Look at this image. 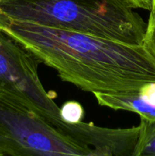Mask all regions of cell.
I'll use <instances>...</instances> for the list:
<instances>
[{
  "label": "cell",
  "instance_id": "obj_7",
  "mask_svg": "<svg viewBox=\"0 0 155 156\" xmlns=\"http://www.w3.org/2000/svg\"><path fill=\"white\" fill-rule=\"evenodd\" d=\"M139 136L133 156H155V120L141 118Z\"/></svg>",
  "mask_w": 155,
  "mask_h": 156
},
{
  "label": "cell",
  "instance_id": "obj_9",
  "mask_svg": "<svg viewBox=\"0 0 155 156\" xmlns=\"http://www.w3.org/2000/svg\"><path fill=\"white\" fill-rule=\"evenodd\" d=\"M143 45L155 59V17H149Z\"/></svg>",
  "mask_w": 155,
  "mask_h": 156
},
{
  "label": "cell",
  "instance_id": "obj_10",
  "mask_svg": "<svg viewBox=\"0 0 155 156\" xmlns=\"http://www.w3.org/2000/svg\"><path fill=\"white\" fill-rule=\"evenodd\" d=\"M134 9H143L150 11L153 5V0H126Z\"/></svg>",
  "mask_w": 155,
  "mask_h": 156
},
{
  "label": "cell",
  "instance_id": "obj_3",
  "mask_svg": "<svg viewBox=\"0 0 155 156\" xmlns=\"http://www.w3.org/2000/svg\"><path fill=\"white\" fill-rule=\"evenodd\" d=\"M92 156L18 94L0 88V156Z\"/></svg>",
  "mask_w": 155,
  "mask_h": 156
},
{
  "label": "cell",
  "instance_id": "obj_4",
  "mask_svg": "<svg viewBox=\"0 0 155 156\" xmlns=\"http://www.w3.org/2000/svg\"><path fill=\"white\" fill-rule=\"evenodd\" d=\"M40 61L18 41L0 30V88L28 102L56 126L62 121L60 108L43 86L37 73Z\"/></svg>",
  "mask_w": 155,
  "mask_h": 156
},
{
  "label": "cell",
  "instance_id": "obj_1",
  "mask_svg": "<svg viewBox=\"0 0 155 156\" xmlns=\"http://www.w3.org/2000/svg\"><path fill=\"white\" fill-rule=\"evenodd\" d=\"M0 30L54 69L64 82L89 92L133 91L155 82V59L144 45L12 19Z\"/></svg>",
  "mask_w": 155,
  "mask_h": 156
},
{
  "label": "cell",
  "instance_id": "obj_8",
  "mask_svg": "<svg viewBox=\"0 0 155 156\" xmlns=\"http://www.w3.org/2000/svg\"><path fill=\"white\" fill-rule=\"evenodd\" d=\"M84 116V111L79 102L68 101L60 108V117L63 121L68 123H77L81 122Z\"/></svg>",
  "mask_w": 155,
  "mask_h": 156
},
{
  "label": "cell",
  "instance_id": "obj_11",
  "mask_svg": "<svg viewBox=\"0 0 155 156\" xmlns=\"http://www.w3.org/2000/svg\"><path fill=\"white\" fill-rule=\"evenodd\" d=\"M150 16L149 17H155V0H153V5H152V9L150 11Z\"/></svg>",
  "mask_w": 155,
  "mask_h": 156
},
{
  "label": "cell",
  "instance_id": "obj_2",
  "mask_svg": "<svg viewBox=\"0 0 155 156\" xmlns=\"http://www.w3.org/2000/svg\"><path fill=\"white\" fill-rule=\"evenodd\" d=\"M126 0H0V15L131 46L144 44L147 24Z\"/></svg>",
  "mask_w": 155,
  "mask_h": 156
},
{
  "label": "cell",
  "instance_id": "obj_6",
  "mask_svg": "<svg viewBox=\"0 0 155 156\" xmlns=\"http://www.w3.org/2000/svg\"><path fill=\"white\" fill-rule=\"evenodd\" d=\"M93 94L100 106L136 113L147 120H155V82L144 84L133 91H97Z\"/></svg>",
  "mask_w": 155,
  "mask_h": 156
},
{
  "label": "cell",
  "instance_id": "obj_5",
  "mask_svg": "<svg viewBox=\"0 0 155 156\" xmlns=\"http://www.w3.org/2000/svg\"><path fill=\"white\" fill-rule=\"evenodd\" d=\"M58 129L90 148L92 156H133L140 130L139 126L111 129L82 121L77 123L63 121Z\"/></svg>",
  "mask_w": 155,
  "mask_h": 156
}]
</instances>
